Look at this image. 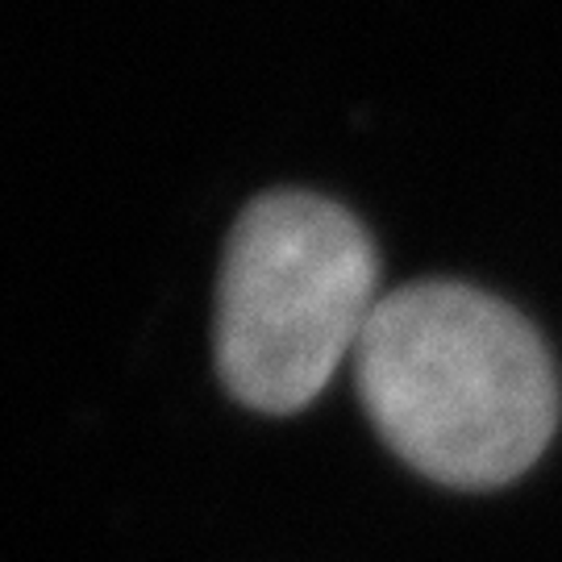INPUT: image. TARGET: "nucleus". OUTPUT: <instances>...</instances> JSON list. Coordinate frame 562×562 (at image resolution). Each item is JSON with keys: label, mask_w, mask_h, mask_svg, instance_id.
<instances>
[{"label": "nucleus", "mask_w": 562, "mask_h": 562, "mask_svg": "<svg viewBox=\"0 0 562 562\" xmlns=\"http://www.w3.org/2000/svg\"><path fill=\"white\" fill-rule=\"evenodd\" d=\"M380 255L362 222L317 192H262L225 238L213 308L222 387L259 417L322 396L380 304Z\"/></svg>", "instance_id": "nucleus-2"}, {"label": "nucleus", "mask_w": 562, "mask_h": 562, "mask_svg": "<svg viewBox=\"0 0 562 562\" xmlns=\"http://www.w3.org/2000/svg\"><path fill=\"white\" fill-rule=\"evenodd\" d=\"M350 362L380 442L450 492L521 480L562 422V375L546 338L475 283L383 292Z\"/></svg>", "instance_id": "nucleus-1"}]
</instances>
